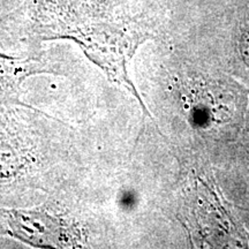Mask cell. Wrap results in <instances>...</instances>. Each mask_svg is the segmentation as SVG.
<instances>
[{"mask_svg": "<svg viewBox=\"0 0 249 249\" xmlns=\"http://www.w3.org/2000/svg\"><path fill=\"white\" fill-rule=\"evenodd\" d=\"M240 50L245 61L249 65V11L241 24V36H240Z\"/></svg>", "mask_w": 249, "mask_h": 249, "instance_id": "obj_4", "label": "cell"}, {"mask_svg": "<svg viewBox=\"0 0 249 249\" xmlns=\"http://www.w3.org/2000/svg\"><path fill=\"white\" fill-rule=\"evenodd\" d=\"M0 234L36 248H66L74 244L64 220L44 210L0 208Z\"/></svg>", "mask_w": 249, "mask_h": 249, "instance_id": "obj_2", "label": "cell"}, {"mask_svg": "<svg viewBox=\"0 0 249 249\" xmlns=\"http://www.w3.org/2000/svg\"><path fill=\"white\" fill-rule=\"evenodd\" d=\"M51 71L39 59L18 58L0 53V104L9 107L20 105L31 110L35 108L21 101V88L23 82L30 76ZM35 110L39 111L37 108Z\"/></svg>", "mask_w": 249, "mask_h": 249, "instance_id": "obj_3", "label": "cell"}, {"mask_svg": "<svg viewBox=\"0 0 249 249\" xmlns=\"http://www.w3.org/2000/svg\"><path fill=\"white\" fill-rule=\"evenodd\" d=\"M26 33L31 39H71L108 79L138 99L144 117L152 119L128 75L139 46L156 37L144 13L128 12L121 0H31Z\"/></svg>", "mask_w": 249, "mask_h": 249, "instance_id": "obj_1", "label": "cell"}]
</instances>
